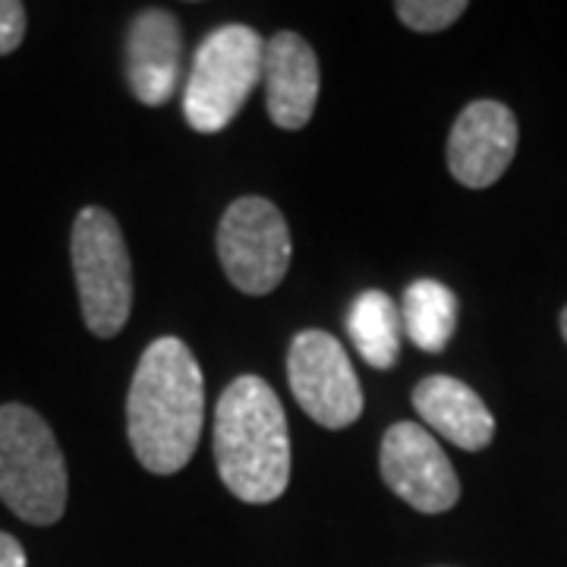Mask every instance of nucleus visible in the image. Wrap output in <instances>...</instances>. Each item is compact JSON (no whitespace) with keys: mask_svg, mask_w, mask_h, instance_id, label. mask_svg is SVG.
Wrapping results in <instances>:
<instances>
[{"mask_svg":"<svg viewBox=\"0 0 567 567\" xmlns=\"http://www.w3.org/2000/svg\"><path fill=\"white\" fill-rule=\"evenodd\" d=\"M517 136V117L507 104L492 99L466 104L447 140V167L454 181L466 189H486L502 181L514 162Z\"/></svg>","mask_w":567,"mask_h":567,"instance_id":"1a4fd4ad","label":"nucleus"},{"mask_svg":"<svg viewBox=\"0 0 567 567\" xmlns=\"http://www.w3.org/2000/svg\"><path fill=\"white\" fill-rule=\"evenodd\" d=\"M401 322L406 338L425 353H442L457 328V297L442 281H413L404 293Z\"/></svg>","mask_w":567,"mask_h":567,"instance_id":"4468645a","label":"nucleus"},{"mask_svg":"<svg viewBox=\"0 0 567 567\" xmlns=\"http://www.w3.org/2000/svg\"><path fill=\"white\" fill-rule=\"evenodd\" d=\"M25 39V7L20 0H0V58L13 54Z\"/></svg>","mask_w":567,"mask_h":567,"instance_id":"dca6fc26","label":"nucleus"},{"mask_svg":"<svg viewBox=\"0 0 567 567\" xmlns=\"http://www.w3.org/2000/svg\"><path fill=\"white\" fill-rule=\"evenodd\" d=\"M70 256L82 322L95 338H117L133 312V265L117 218L99 205L82 208L73 221Z\"/></svg>","mask_w":567,"mask_h":567,"instance_id":"39448f33","label":"nucleus"},{"mask_svg":"<svg viewBox=\"0 0 567 567\" xmlns=\"http://www.w3.org/2000/svg\"><path fill=\"white\" fill-rule=\"evenodd\" d=\"M561 334H565V341H567V306H565V312H561Z\"/></svg>","mask_w":567,"mask_h":567,"instance_id":"a211bd4d","label":"nucleus"},{"mask_svg":"<svg viewBox=\"0 0 567 567\" xmlns=\"http://www.w3.org/2000/svg\"><path fill=\"white\" fill-rule=\"evenodd\" d=\"M413 410L423 423L464 451H483L495 439V416L483 398L451 375H429L413 388Z\"/></svg>","mask_w":567,"mask_h":567,"instance_id":"f8f14e48","label":"nucleus"},{"mask_svg":"<svg viewBox=\"0 0 567 567\" xmlns=\"http://www.w3.org/2000/svg\"><path fill=\"white\" fill-rule=\"evenodd\" d=\"M265 41L244 22L208 32L183 89V117L196 133H221L262 80Z\"/></svg>","mask_w":567,"mask_h":567,"instance_id":"20e7f679","label":"nucleus"},{"mask_svg":"<svg viewBox=\"0 0 567 567\" xmlns=\"http://www.w3.org/2000/svg\"><path fill=\"white\" fill-rule=\"evenodd\" d=\"M215 464L246 505L278 502L290 483V432L281 398L259 375L234 379L215 410Z\"/></svg>","mask_w":567,"mask_h":567,"instance_id":"f03ea898","label":"nucleus"},{"mask_svg":"<svg viewBox=\"0 0 567 567\" xmlns=\"http://www.w3.org/2000/svg\"><path fill=\"white\" fill-rule=\"evenodd\" d=\"M287 382L309 420L347 429L363 413V388L344 344L328 331H300L287 353Z\"/></svg>","mask_w":567,"mask_h":567,"instance_id":"0eeeda50","label":"nucleus"},{"mask_svg":"<svg viewBox=\"0 0 567 567\" xmlns=\"http://www.w3.org/2000/svg\"><path fill=\"white\" fill-rule=\"evenodd\" d=\"M385 486L420 514H445L461 498V480L442 445L416 423H394L382 439Z\"/></svg>","mask_w":567,"mask_h":567,"instance_id":"6e6552de","label":"nucleus"},{"mask_svg":"<svg viewBox=\"0 0 567 567\" xmlns=\"http://www.w3.org/2000/svg\"><path fill=\"white\" fill-rule=\"evenodd\" d=\"M394 13L413 32H442L466 13L464 0H398Z\"/></svg>","mask_w":567,"mask_h":567,"instance_id":"2eb2a0df","label":"nucleus"},{"mask_svg":"<svg viewBox=\"0 0 567 567\" xmlns=\"http://www.w3.org/2000/svg\"><path fill=\"white\" fill-rule=\"evenodd\" d=\"M205 420L203 369L181 338L145 347L126 398L130 447L148 473L171 476L196 454Z\"/></svg>","mask_w":567,"mask_h":567,"instance_id":"f257e3e1","label":"nucleus"},{"mask_svg":"<svg viewBox=\"0 0 567 567\" xmlns=\"http://www.w3.org/2000/svg\"><path fill=\"white\" fill-rule=\"evenodd\" d=\"M183 63L181 22L167 10H142L126 35V82L133 99L148 107L177 92Z\"/></svg>","mask_w":567,"mask_h":567,"instance_id":"9d476101","label":"nucleus"},{"mask_svg":"<svg viewBox=\"0 0 567 567\" xmlns=\"http://www.w3.org/2000/svg\"><path fill=\"white\" fill-rule=\"evenodd\" d=\"M224 275L249 297H265L284 281L293 244L281 208L262 196H244L227 205L218 227Z\"/></svg>","mask_w":567,"mask_h":567,"instance_id":"423d86ee","label":"nucleus"},{"mask_svg":"<svg viewBox=\"0 0 567 567\" xmlns=\"http://www.w3.org/2000/svg\"><path fill=\"white\" fill-rule=\"evenodd\" d=\"M66 461L32 406H0V502L35 527L58 524L66 511Z\"/></svg>","mask_w":567,"mask_h":567,"instance_id":"7ed1b4c3","label":"nucleus"},{"mask_svg":"<svg viewBox=\"0 0 567 567\" xmlns=\"http://www.w3.org/2000/svg\"><path fill=\"white\" fill-rule=\"evenodd\" d=\"M0 567H29L25 548L20 546V539H13L3 529H0Z\"/></svg>","mask_w":567,"mask_h":567,"instance_id":"f3484780","label":"nucleus"},{"mask_svg":"<svg viewBox=\"0 0 567 567\" xmlns=\"http://www.w3.org/2000/svg\"><path fill=\"white\" fill-rule=\"evenodd\" d=\"M265 102L281 130H303L319 102V58L297 32H278L265 44Z\"/></svg>","mask_w":567,"mask_h":567,"instance_id":"9b49d317","label":"nucleus"},{"mask_svg":"<svg viewBox=\"0 0 567 567\" xmlns=\"http://www.w3.org/2000/svg\"><path fill=\"white\" fill-rule=\"evenodd\" d=\"M347 334L372 369H391L401 357V312L382 290H363L347 312Z\"/></svg>","mask_w":567,"mask_h":567,"instance_id":"ddd939ff","label":"nucleus"}]
</instances>
